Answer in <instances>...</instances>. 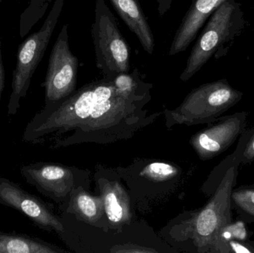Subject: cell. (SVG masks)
I'll return each instance as SVG.
<instances>
[{"label": "cell", "instance_id": "cell-1", "mask_svg": "<svg viewBox=\"0 0 254 253\" xmlns=\"http://www.w3.org/2000/svg\"><path fill=\"white\" fill-rule=\"evenodd\" d=\"M151 96H128L115 89L95 104L92 114L69 136L55 140V147L83 143L110 144L127 140L143 126L152 123L158 114L146 115L143 107Z\"/></svg>", "mask_w": 254, "mask_h": 253}, {"label": "cell", "instance_id": "cell-2", "mask_svg": "<svg viewBox=\"0 0 254 253\" xmlns=\"http://www.w3.org/2000/svg\"><path fill=\"white\" fill-rule=\"evenodd\" d=\"M115 89L113 80L104 77L84 85L58 102L45 105L27 126L24 141L37 143L48 135L73 132L90 116L96 102Z\"/></svg>", "mask_w": 254, "mask_h": 253}, {"label": "cell", "instance_id": "cell-3", "mask_svg": "<svg viewBox=\"0 0 254 253\" xmlns=\"http://www.w3.org/2000/svg\"><path fill=\"white\" fill-rule=\"evenodd\" d=\"M207 21L181 74L182 81L192 78L213 55L216 59L225 56L247 25L241 4L237 0L223 1Z\"/></svg>", "mask_w": 254, "mask_h": 253}, {"label": "cell", "instance_id": "cell-4", "mask_svg": "<svg viewBox=\"0 0 254 253\" xmlns=\"http://www.w3.org/2000/svg\"><path fill=\"white\" fill-rule=\"evenodd\" d=\"M243 97V92L233 88L226 79L201 85L192 89L177 108L164 111L166 126L213 123Z\"/></svg>", "mask_w": 254, "mask_h": 253}, {"label": "cell", "instance_id": "cell-5", "mask_svg": "<svg viewBox=\"0 0 254 253\" xmlns=\"http://www.w3.org/2000/svg\"><path fill=\"white\" fill-rule=\"evenodd\" d=\"M64 3L65 0H55L53 7L41 28L31 34L18 48L16 68L11 82V94L7 105L8 115H14L17 112L20 100L25 98L28 92L31 78L46 53Z\"/></svg>", "mask_w": 254, "mask_h": 253}, {"label": "cell", "instance_id": "cell-6", "mask_svg": "<svg viewBox=\"0 0 254 253\" xmlns=\"http://www.w3.org/2000/svg\"><path fill=\"white\" fill-rule=\"evenodd\" d=\"M91 33L96 65L104 77L112 79L121 73L129 72V47L104 0L95 1V19Z\"/></svg>", "mask_w": 254, "mask_h": 253}, {"label": "cell", "instance_id": "cell-7", "mask_svg": "<svg viewBox=\"0 0 254 253\" xmlns=\"http://www.w3.org/2000/svg\"><path fill=\"white\" fill-rule=\"evenodd\" d=\"M237 164L227 171L214 196L192 222L194 241L202 252H210L221 230L232 222L231 194L235 185Z\"/></svg>", "mask_w": 254, "mask_h": 253}, {"label": "cell", "instance_id": "cell-8", "mask_svg": "<svg viewBox=\"0 0 254 253\" xmlns=\"http://www.w3.org/2000/svg\"><path fill=\"white\" fill-rule=\"evenodd\" d=\"M78 67V59L70 50L68 26L65 24L52 48L43 83L46 105L58 102L76 90Z\"/></svg>", "mask_w": 254, "mask_h": 253}, {"label": "cell", "instance_id": "cell-9", "mask_svg": "<svg viewBox=\"0 0 254 253\" xmlns=\"http://www.w3.org/2000/svg\"><path fill=\"white\" fill-rule=\"evenodd\" d=\"M0 204L16 209L43 230L58 233L65 228L47 203L24 190L18 184L0 177Z\"/></svg>", "mask_w": 254, "mask_h": 253}, {"label": "cell", "instance_id": "cell-10", "mask_svg": "<svg viewBox=\"0 0 254 253\" xmlns=\"http://www.w3.org/2000/svg\"><path fill=\"white\" fill-rule=\"evenodd\" d=\"M246 117V113L240 112L218 118L213 125L195 134L190 144L198 157L208 160L226 150L244 130Z\"/></svg>", "mask_w": 254, "mask_h": 253}, {"label": "cell", "instance_id": "cell-11", "mask_svg": "<svg viewBox=\"0 0 254 253\" xmlns=\"http://www.w3.org/2000/svg\"><path fill=\"white\" fill-rule=\"evenodd\" d=\"M20 172L28 184L58 203L64 202L74 190V173L62 165L39 162L24 165Z\"/></svg>", "mask_w": 254, "mask_h": 253}, {"label": "cell", "instance_id": "cell-12", "mask_svg": "<svg viewBox=\"0 0 254 253\" xmlns=\"http://www.w3.org/2000/svg\"><path fill=\"white\" fill-rule=\"evenodd\" d=\"M226 0H192L172 42L170 56L185 51L198 35L210 15Z\"/></svg>", "mask_w": 254, "mask_h": 253}, {"label": "cell", "instance_id": "cell-13", "mask_svg": "<svg viewBox=\"0 0 254 253\" xmlns=\"http://www.w3.org/2000/svg\"><path fill=\"white\" fill-rule=\"evenodd\" d=\"M118 14L138 39L143 50L152 54L155 40L139 0H110Z\"/></svg>", "mask_w": 254, "mask_h": 253}, {"label": "cell", "instance_id": "cell-14", "mask_svg": "<svg viewBox=\"0 0 254 253\" xmlns=\"http://www.w3.org/2000/svg\"><path fill=\"white\" fill-rule=\"evenodd\" d=\"M104 212L110 222L124 224L131 218L129 198L118 183H106L102 188Z\"/></svg>", "mask_w": 254, "mask_h": 253}, {"label": "cell", "instance_id": "cell-15", "mask_svg": "<svg viewBox=\"0 0 254 253\" xmlns=\"http://www.w3.org/2000/svg\"><path fill=\"white\" fill-rule=\"evenodd\" d=\"M64 251L37 238L0 233V253H61Z\"/></svg>", "mask_w": 254, "mask_h": 253}, {"label": "cell", "instance_id": "cell-16", "mask_svg": "<svg viewBox=\"0 0 254 253\" xmlns=\"http://www.w3.org/2000/svg\"><path fill=\"white\" fill-rule=\"evenodd\" d=\"M71 206L77 215L89 223L98 221L104 212L102 196L94 197L83 191L72 196Z\"/></svg>", "mask_w": 254, "mask_h": 253}, {"label": "cell", "instance_id": "cell-17", "mask_svg": "<svg viewBox=\"0 0 254 253\" xmlns=\"http://www.w3.org/2000/svg\"><path fill=\"white\" fill-rule=\"evenodd\" d=\"M112 80L116 89L124 95L134 97L151 96L152 85L142 80L137 68H134L131 73H121Z\"/></svg>", "mask_w": 254, "mask_h": 253}, {"label": "cell", "instance_id": "cell-18", "mask_svg": "<svg viewBox=\"0 0 254 253\" xmlns=\"http://www.w3.org/2000/svg\"><path fill=\"white\" fill-rule=\"evenodd\" d=\"M52 0H31L28 7L22 12L19 20V35L24 37L33 27L43 18Z\"/></svg>", "mask_w": 254, "mask_h": 253}, {"label": "cell", "instance_id": "cell-19", "mask_svg": "<svg viewBox=\"0 0 254 253\" xmlns=\"http://www.w3.org/2000/svg\"><path fill=\"white\" fill-rule=\"evenodd\" d=\"M231 204H234L245 216L254 220V187L233 190Z\"/></svg>", "mask_w": 254, "mask_h": 253}, {"label": "cell", "instance_id": "cell-20", "mask_svg": "<svg viewBox=\"0 0 254 253\" xmlns=\"http://www.w3.org/2000/svg\"><path fill=\"white\" fill-rule=\"evenodd\" d=\"M179 169L170 163L154 162L149 163L140 172V175L154 181H164L174 178Z\"/></svg>", "mask_w": 254, "mask_h": 253}, {"label": "cell", "instance_id": "cell-21", "mask_svg": "<svg viewBox=\"0 0 254 253\" xmlns=\"http://www.w3.org/2000/svg\"><path fill=\"white\" fill-rule=\"evenodd\" d=\"M251 136L246 142H245L243 148V156L240 158V161L244 164L252 163L254 160V132H250Z\"/></svg>", "mask_w": 254, "mask_h": 253}, {"label": "cell", "instance_id": "cell-22", "mask_svg": "<svg viewBox=\"0 0 254 253\" xmlns=\"http://www.w3.org/2000/svg\"><path fill=\"white\" fill-rule=\"evenodd\" d=\"M120 250L113 251L116 253H155L154 250L146 249V248H142V247L137 246H127L122 247Z\"/></svg>", "mask_w": 254, "mask_h": 253}, {"label": "cell", "instance_id": "cell-23", "mask_svg": "<svg viewBox=\"0 0 254 253\" xmlns=\"http://www.w3.org/2000/svg\"><path fill=\"white\" fill-rule=\"evenodd\" d=\"M158 4V12L160 16L165 14L171 7L173 0H155Z\"/></svg>", "mask_w": 254, "mask_h": 253}, {"label": "cell", "instance_id": "cell-24", "mask_svg": "<svg viewBox=\"0 0 254 253\" xmlns=\"http://www.w3.org/2000/svg\"><path fill=\"white\" fill-rule=\"evenodd\" d=\"M4 83H5V71H4V66H3L1 41H0V101H1V94L4 90Z\"/></svg>", "mask_w": 254, "mask_h": 253}, {"label": "cell", "instance_id": "cell-25", "mask_svg": "<svg viewBox=\"0 0 254 253\" xmlns=\"http://www.w3.org/2000/svg\"><path fill=\"white\" fill-rule=\"evenodd\" d=\"M1 0H0V2H1Z\"/></svg>", "mask_w": 254, "mask_h": 253}]
</instances>
